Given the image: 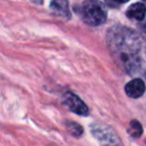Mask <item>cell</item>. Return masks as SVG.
I'll use <instances>...</instances> for the list:
<instances>
[{"mask_svg": "<svg viewBox=\"0 0 146 146\" xmlns=\"http://www.w3.org/2000/svg\"><path fill=\"white\" fill-rule=\"evenodd\" d=\"M63 103L70 111L78 114V115H88V108L83 101L71 92H66L63 96Z\"/></svg>", "mask_w": 146, "mask_h": 146, "instance_id": "2", "label": "cell"}, {"mask_svg": "<svg viewBox=\"0 0 146 146\" xmlns=\"http://www.w3.org/2000/svg\"><path fill=\"white\" fill-rule=\"evenodd\" d=\"M146 7L143 3H134L127 9V16L136 20H142L145 17Z\"/></svg>", "mask_w": 146, "mask_h": 146, "instance_id": "5", "label": "cell"}, {"mask_svg": "<svg viewBox=\"0 0 146 146\" xmlns=\"http://www.w3.org/2000/svg\"><path fill=\"white\" fill-rule=\"evenodd\" d=\"M80 16L85 23L98 26L106 21V10L98 0H86L80 7Z\"/></svg>", "mask_w": 146, "mask_h": 146, "instance_id": "1", "label": "cell"}, {"mask_svg": "<svg viewBox=\"0 0 146 146\" xmlns=\"http://www.w3.org/2000/svg\"><path fill=\"white\" fill-rule=\"evenodd\" d=\"M145 1H146V0H145Z\"/></svg>", "mask_w": 146, "mask_h": 146, "instance_id": "10", "label": "cell"}, {"mask_svg": "<svg viewBox=\"0 0 146 146\" xmlns=\"http://www.w3.org/2000/svg\"><path fill=\"white\" fill-rule=\"evenodd\" d=\"M67 127H68L69 131L71 132V134L74 136H79L82 134V127L78 124L74 123V122H69L67 123Z\"/></svg>", "mask_w": 146, "mask_h": 146, "instance_id": "7", "label": "cell"}, {"mask_svg": "<svg viewBox=\"0 0 146 146\" xmlns=\"http://www.w3.org/2000/svg\"><path fill=\"white\" fill-rule=\"evenodd\" d=\"M32 1L35 3H38V4H41V3H42V0H32Z\"/></svg>", "mask_w": 146, "mask_h": 146, "instance_id": "9", "label": "cell"}, {"mask_svg": "<svg viewBox=\"0 0 146 146\" xmlns=\"http://www.w3.org/2000/svg\"><path fill=\"white\" fill-rule=\"evenodd\" d=\"M50 7L51 10L58 16L64 17V18H69L70 17L67 0H52Z\"/></svg>", "mask_w": 146, "mask_h": 146, "instance_id": "4", "label": "cell"}, {"mask_svg": "<svg viewBox=\"0 0 146 146\" xmlns=\"http://www.w3.org/2000/svg\"><path fill=\"white\" fill-rule=\"evenodd\" d=\"M114 1L117 3H125V2H127V1H129V0H114Z\"/></svg>", "mask_w": 146, "mask_h": 146, "instance_id": "8", "label": "cell"}, {"mask_svg": "<svg viewBox=\"0 0 146 146\" xmlns=\"http://www.w3.org/2000/svg\"><path fill=\"white\" fill-rule=\"evenodd\" d=\"M145 91V83L141 79H133L125 86V92L129 97L138 98L143 95Z\"/></svg>", "mask_w": 146, "mask_h": 146, "instance_id": "3", "label": "cell"}, {"mask_svg": "<svg viewBox=\"0 0 146 146\" xmlns=\"http://www.w3.org/2000/svg\"><path fill=\"white\" fill-rule=\"evenodd\" d=\"M128 133L134 138H138L142 135V126L137 120H132L129 124V128H128Z\"/></svg>", "mask_w": 146, "mask_h": 146, "instance_id": "6", "label": "cell"}]
</instances>
